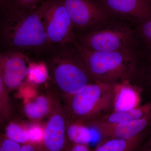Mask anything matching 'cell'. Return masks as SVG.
Segmentation results:
<instances>
[{
	"instance_id": "cell-1",
	"label": "cell",
	"mask_w": 151,
	"mask_h": 151,
	"mask_svg": "<svg viewBox=\"0 0 151 151\" xmlns=\"http://www.w3.org/2000/svg\"><path fill=\"white\" fill-rule=\"evenodd\" d=\"M1 35L12 50L40 52L50 47L41 5L30 10H11L1 27Z\"/></svg>"
},
{
	"instance_id": "cell-2",
	"label": "cell",
	"mask_w": 151,
	"mask_h": 151,
	"mask_svg": "<svg viewBox=\"0 0 151 151\" xmlns=\"http://www.w3.org/2000/svg\"><path fill=\"white\" fill-rule=\"evenodd\" d=\"M94 82L116 84L130 81L138 62L134 50L96 51L75 47Z\"/></svg>"
},
{
	"instance_id": "cell-3",
	"label": "cell",
	"mask_w": 151,
	"mask_h": 151,
	"mask_svg": "<svg viewBox=\"0 0 151 151\" xmlns=\"http://www.w3.org/2000/svg\"><path fill=\"white\" fill-rule=\"evenodd\" d=\"M77 40L82 48L96 51H137L139 43L136 24L115 17L84 32Z\"/></svg>"
},
{
	"instance_id": "cell-4",
	"label": "cell",
	"mask_w": 151,
	"mask_h": 151,
	"mask_svg": "<svg viewBox=\"0 0 151 151\" xmlns=\"http://www.w3.org/2000/svg\"><path fill=\"white\" fill-rule=\"evenodd\" d=\"M48 68L53 83L67 100L94 82L76 47L60 50L51 57Z\"/></svg>"
},
{
	"instance_id": "cell-5",
	"label": "cell",
	"mask_w": 151,
	"mask_h": 151,
	"mask_svg": "<svg viewBox=\"0 0 151 151\" xmlns=\"http://www.w3.org/2000/svg\"><path fill=\"white\" fill-rule=\"evenodd\" d=\"M115 84L94 82L67 100L68 119L86 124L112 112Z\"/></svg>"
},
{
	"instance_id": "cell-6",
	"label": "cell",
	"mask_w": 151,
	"mask_h": 151,
	"mask_svg": "<svg viewBox=\"0 0 151 151\" xmlns=\"http://www.w3.org/2000/svg\"><path fill=\"white\" fill-rule=\"evenodd\" d=\"M41 6L42 21L50 43L77 46L74 25L61 1L47 0Z\"/></svg>"
},
{
	"instance_id": "cell-7",
	"label": "cell",
	"mask_w": 151,
	"mask_h": 151,
	"mask_svg": "<svg viewBox=\"0 0 151 151\" xmlns=\"http://www.w3.org/2000/svg\"><path fill=\"white\" fill-rule=\"evenodd\" d=\"M73 22L75 30L84 32L112 16L98 0H60Z\"/></svg>"
},
{
	"instance_id": "cell-8",
	"label": "cell",
	"mask_w": 151,
	"mask_h": 151,
	"mask_svg": "<svg viewBox=\"0 0 151 151\" xmlns=\"http://www.w3.org/2000/svg\"><path fill=\"white\" fill-rule=\"evenodd\" d=\"M28 60L23 52L10 50L0 53V67L7 93L19 88L27 78Z\"/></svg>"
},
{
	"instance_id": "cell-9",
	"label": "cell",
	"mask_w": 151,
	"mask_h": 151,
	"mask_svg": "<svg viewBox=\"0 0 151 151\" xmlns=\"http://www.w3.org/2000/svg\"><path fill=\"white\" fill-rule=\"evenodd\" d=\"M112 17L137 24L151 17V3L145 0H98Z\"/></svg>"
},
{
	"instance_id": "cell-10",
	"label": "cell",
	"mask_w": 151,
	"mask_h": 151,
	"mask_svg": "<svg viewBox=\"0 0 151 151\" xmlns=\"http://www.w3.org/2000/svg\"><path fill=\"white\" fill-rule=\"evenodd\" d=\"M85 124L98 131L103 137L108 139H130L145 133L147 128L151 126V118L118 124L92 121Z\"/></svg>"
},
{
	"instance_id": "cell-11",
	"label": "cell",
	"mask_w": 151,
	"mask_h": 151,
	"mask_svg": "<svg viewBox=\"0 0 151 151\" xmlns=\"http://www.w3.org/2000/svg\"><path fill=\"white\" fill-rule=\"evenodd\" d=\"M67 117L65 109L57 105L44 129L43 142L49 151H60L65 145Z\"/></svg>"
},
{
	"instance_id": "cell-12",
	"label": "cell",
	"mask_w": 151,
	"mask_h": 151,
	"mask_svg": "<svg viewBox=\"0 0 151 151\" xmlns=\"http://www.w3.org/2000/svg\"><path fill=\"white\" fill-rule=\"evenodd\" d=\"M139 91L131 82L124 81L115 84L113 101V112H123L131 110L139 105Z\"/></svg>"
},
{
	"instance_id": "cell-13",
	"label": "cell",
	"mask_w": 151,
	"mask_h": 151,
	"mask_svg": "<svg viewBox=\"0 0 151 151\" xmlns=\"http://www.w3.org/2000/svg\"><path fill=\"white\" fill-rule=\"evenodd\" d=\"M151 118V102L123 112H112L94 121L107 124H118Z\"/></svg>"
},
{
	"instance_id": "cell-14",
	"label": "cell",
	"mask_w": 151,
	"mask_h": 151,
	"mask_svg": "<svg viewBox=\"0 0 151 151\" xmlns=\"http://www.w3.org/2000/svg\"><path fill=\"white\" fill-rule=\"evenodd\" d=\"M145 133L130 139L111 138L100 143L94 151H135L140 145Z\"/></svg>"
},
{
	"instance_id": "cell-15",
	"label": "cell",
	"mask_w": 151,
	"mask_h": 151,
	"mask_svg": "<svg viewBox=\"0 0 151 151\" xmlns=\"http://www.w3.org/2000/svg\"><path fill=\"white\" fill-rule=\"evenodd\" d=\"M66 135L71 142L77 145H88L92 138V132L87 125L69 120L68 118Z\"/></svg>"
},
{
	"instance_id": "cell-16",
	"label": "cell",
	"mask_w": 151,
	"mask_h": 151,
	"mask_svg": "<svg viewBox=\"0 0 151 151\" xmlns=\"http://www.w3.org/2000/svg\"><path fill=\"white\" fill-rule=\"evenodd\" d=\"M51 108L50 100L45 96H39L25 106L24 113L28 118L39 120L48 114Z\"/></svg>"
},
{
	"instance_id": "cell-17",
	"label": "cell",
	"mask_w": 151,
	"mask_h": 151,
	"mask_svg": "<svg viewBox=\"0 0 151 151\" xmlns=\"http://www.w3.org/2000/svg\"><path fill=\"white\" fill-rule=\"evenodd\" d=\"M48 70L45 64L42 63L29 64L27 78L33 84H40L44 83L48 76Z\"/></svg>"
},
{
	"instance_id": "cell-18",
	"label": "cell",
	"mask_w": 151,
	"mask_h": 151,
	"mask_svg": "<svg viewBox=\"0 0 151 151\" xmlns=\"http://www.w3.org/2000/svg\"><path fill=\"white\" fill-rule=\"evenodd\" d=\"M139 42L144 45L151 56V17L136 24Z\"/></svg>"
},
{
	"instance_id": "cell-19",
	"label": "cell",
	"mask_w": 151,
	"mask_h": 151,
	"mask_svg": "<svg viewBox=\"0 0 151 151\" xmlns=\"http://www.w3.org/2000/svg\"><path fill=\"white\" fill-rule=\"evenodd\" d=\"M5 132L7 138L17 142L25 143L29 140L27 130L16 123H10L7 126Z\"/></svg>"
},
{
	"instance_id": "cell-20",
	"label": "cell",
	"mask_w": 151,
	"mask_h": 151,
	"mask_svg": "<svg viewBox=\"0 0 151 151\" xmlns=\"http://www.w3.org/2000/svg\"><path fill=\"white\" fill-rule=\"evenodd\" d=\"M8 96L5 87L0 67V121L8 118L10 113Z\"/></svg>"
},
{
	"instance_id": "cell-21",
	"label": "cell",
	"mask_w": 151,
	"mask_h": 151,
	"mask_svg": "<svg viewBox=\"0 0 151 151\" xmlns=\"http://www.w3.org/2000/svg\"><path fill=\"white\" fill-rule=\"evenodd\" d=\"M29 140L38 142L43 139L44 129L39 125H32L27 130Z\"/></svg>"
},
{
	"instance_id": "cell-22",
	"label": "cell",
	"mask_w": 151,
	"mask_h": 151,
	"mask_svg": "<svg viewBox=\"0 0 151 151\" xmlns=\"http://www.w3.org/2000/svg\"><path fill=\"white\" fill-rule=\"evenodd\" d=\"M42 0H14V4L11 10H30L36 8Z\"/></svg>"
},
{
	"instance_id": "cell-23",
	"label": "cell",
	"mask_w": 151,
	"mask_h": 151,
	"mask_svg": "<svg viewBox=\"0 0 151 151\" xmlns=\"http://www.w3.org/2000/svg\"><path fill=\"white\" fill-rule=\"evenodd\" d=\"M19 143L6 138L0 142V151H20Z\"/></svg>"
},
{
	"instance_id": "cell-24",
	"label": "cell",
	"mask_w": 151,
	"mask_h": 151,
	"mask_svg": "<svg viewBox=\"0 0 151 151\" xmlns=\"http://www.w3.org/2000/svg\"><path fill=\"white\" fill-rule=\"evenodd\" d=\"M70 151H90L87 145L74 144Z\"/></svg>"
},
{
	"instance_id": "cell-25",
	"label": "cell",
	"mask_w": 151,
	"mask_h": 151,
	"mask_svg": "<svg viewBox=\"0 0 151 151\" xmlns=\"http://www.w3.org/2000/svg\"><path fill=\"white\" fill-rule=\"evenodd\" d=\"M143 151H151V132L148 141L146 143L145 146L143 149Z\"/></svg>"
},
{
	"instance_id": "cell-26",
	"label": "cell",
	"mask_w": 151,
	"mask_h": 151,
	"mask_svg": "<svg viewBox=\"0 0 151 151\" xmlns=\"http://www.w3.org/2000/svg\"><path fill=\"white\" fill-rule=\"evenodd\" d=\"M20 151H35V150L32 146L26 145L22 147Z\"/></svg>"
},
{
	"instance_id": "cell-27",
	"label": "cell",
	"mask_w": 151,
	"mask_h": 151,
	"mask_svg": "<svg viewBox=\"0 0 151 151\" xmlns=\"http://www.w3.org/2000/svg\"><path fill=\"white\" fill-rule=\"evenodd\" d=\"M151 57V56H150ZM150 82L151 83V64L150 65Z\"/></svg>"
},
{
	"instance_id": "cell-28",
	"label": "cell",
	"mask_w": 151,
	"mask_h": 151,
	"mask_svg": "<svg viewBox=\"0 0 151 151\" xmlns=\"http://www.w3.org/2000/svg\"><path fill=\"white\" fill-rule=\"evenodd\" d=\"M145 1H147L149 3H151V0H145Z\"/></svg>"
},
{
	"instance_id": "cell-29",
	"label": "cell",
	"mask_w": 151,
	"mask_h": 151,
	"mask_svg": "<svg viewBox=\"0 0 151 151\" xmlns=\"http://www.w3.org/2000/svg\"><path fill=\"white\" fill-rule=\"evenodd\" d=\"M4 1V0H0V1Z\"/></svg>"
}]
</instances>
